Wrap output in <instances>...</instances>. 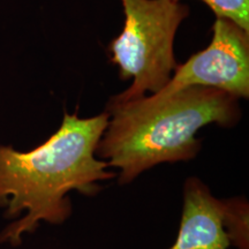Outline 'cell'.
Instances as JSON below:
<instances>
[{"mask_svg": "<svg viewBox=\"0 0 249 249\" xmlns=\"http://www.w3.org/2000/svg\"><path fill=\"white\" fill-rule=\"evenodd\" d=\"M124 29L110 43L111 61L119 67L120 77H133L132 86L114 97L130 101L145 91H160L176 71L173 42L189 8L174 0H121Z\"/></svg>", "mask_w": 249, "mask_h": 249, "instance_id": "3957f363", "label": "cell"}, {"mask_svg": "<svg viewBox=\"0 0 249 249\" xmlns=\"http://www.w3.org/2000/svg\"><path fill=\"white\" fill-rule=\"evenodd\" d=\"M213 33L210 45L178 65L169 83L155 95L167 96L197 86L248 98L249 33L226 18H216Z\"/></svg>", "mask_w": 249, "mask_h": 249, "instance_id": "277c9868", "label": "cell"}, {"mask_svg": "<svg viewBox=\"0 0 249 249\" xmlns=\"http://www.w3.org/2000/svg\"><path fill=\"white\" fill-rule=\"evenodd\" d=\"M180 1V0H174ZM217 18H226L249 33V0H202Z\"/></svg>", "mask_w": 249, "mask_h": 249, "instance_id": "8992f818", "label": "cell"}, {"mask_svg": "<svg viewBox=\"0 0 249 249\" xmlns=\"http://www.w3.org/2000/svg\"><path fill=\"white\" fill-rule=\"evenodd\" d=\"M107 123V111L92 118L65 111L57 132L33 150L0 145V207L6 208V218L24 213L1 231L0 244L18 246L40 222H66L71 214V191L97 195L103 189L99 182L117 176L107 171V161L96 157Z\"/></svg>", "mask_w": 249, "mask_h": 249, "instance_id": "6da1fadb", "label": "cell"}, {"mask_svg": "<svg viewBox=\"0 0 249 249\" xmlns=\"http://www.w3.org/2000/svg\"><path fill=\"white\" fill-rule=\"evenodd\" d=\"M238 97L208 87H188L167 96L152 95L107 105L108 123L96 157L119 169V183L128 185L160 163L191 160L201 150L196 133L217 124L233 127L241 117Z\"/></svg>", "mask_w": 249, "mask_h": 249, "instance_id": "7a4b0ae2", "label": "cell"}, {"mask_svg": "<svg viewBox=\"0 0 249 249\" xmlns=\"http://www.w3.org/2000/svg\"><path fill=\"white\" fill-rule=\"evenodd\" d=\"M169 249H248V203L218 200L200 179L188 178L178 235Z\"/></svg>", "mask_w": 249, "mask_h": 249, "instance_id": "5b68a950", "label": "cell"}]
</instances>
